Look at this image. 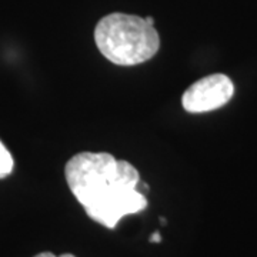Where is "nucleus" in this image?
<instances>
[{
  "instance_id": "1",
  "label": "nucleus",
  "mask_w": 257,
  "mask_h": 257,
  "mask_svg": "<svg viewBox=\"0 0 257 257\" xmlns=\"http://www.w3.org/2000/svg\"><path fill=\"white\" fill-rule=\"evenodd\" d=\"M64 177L86 214L107 229H114L123 217L147 207L146 196L139 190L138 169L110 153L74 155L64 166Z\"/></svg>"
},
{
  "instance_id": "4",
  "label": "nucleus",
  "mask_w": 257,
  "mask_h": 257,
  "mask_svg": "<svg viewBox=\"0 0 257 257\" xmlns=\"http://www.w3.org/2000/svg\"><path fill=\"white\" fill-rule=\"evenodd\" d=\"M15 167V160L8 150V147L5 146L0 142V179H5L13 172Z\"/></svg>"
},
{
  "instance_id": "6",
  "label": "nucleus",
  "mask_w": 257,
  "mask_h": 257,
  "mask_svg": "<svg viewBox=\"0 0 257 257\" xmlns=\"http://www.w3.org/2000/svg\"><path fill=\"white\" fill-rule=\"evenodd\" d=\"M150 241H152V243H160V241H162V236H160V233H159V231L153 233V234L150 236Z\"/></svg>"
},
{
  "instance_id": "5",
  "label": "nucleus",
  "mask_w": 257,
  "mask_h": 257,
  "mask_svg": "<svg viewBox=\"0 0 257 257\" xmlns=\"http://www.w3.org/2000/svg\"><path fill=\"white\" fill-rule=\"evenodd\" d=\"M33 257H76L74 254H72V253H63V254H60V256H56V254H53L52 251H42V253H39V254H36V256Z\"/></svg>"
},
{
  "instance_id": "3",
  "label": "nucleus",
  "mask_w": 257,
  "mask_h": 257,
  "mask_svg": "<svg viewBox=\"0 0 257 257\" xmlns=\"http://www.w3.org/2000/svg\"><path fill=\"white\" fill-rule=\"evenodd\" d=\"M233 94L234 86L229 76L210 74L186 89L182 96V106L189 113H206L227 104Z\"/></svg>"
},
{
  "instance_id": "7",
  "label": "nucleus",
  "mask_w": 257,
  "mask_h": 257,
  "mask_svg": "<svg viewBox=\"0 0 257 257\" xmlns=\"http://www.w3.org/2000/svg\"><path fill=\"white\" fill-rule=\"evenodd\" d=\"M146 20L149 22V23H150V25H153V26H155V19H153V18H146Z\"/></svg>"
},
{
  "instance_id": "2",
  "label": "nucleus",
  "mask_w": 257,
  "mask_h": 257,
  "mask_svg": "<svg viewBox=\"0 0 257 257\" xmlns=\"http://www.w3.org/2000/svg\"><path fill=\"white\" fill-rule=\"evenodd\" d=\"M94 42L101 55L117 66L145 63L160 49V37L153 25L140 16L119 12L97 22Z\"/></svg>"
}]
</instances>
